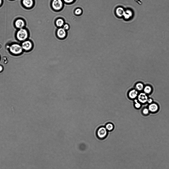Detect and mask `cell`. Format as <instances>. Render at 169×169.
Here are the masks:
<instances>
[{"label":"cell","instance_id":"obj_15","mask_svg":"<svg viewBox=\"0 0 169 169\" xmlns=\"http://www.w3.org/2000/svg\"><path fill=\"white\" fill-rule=\"evenodd\" d=\"M56 24L57 26L61 27L64 25V22L63 19H59L56 20Z\"/></svg>","mask_w":169,"mask_h":169},{"label":"cell","instance_id":"obj_14","mask_svg":"<svg viewBox=\"0 0 169 169\" xmlns=\"http://www.w3.org/2000/svg\"><path fill=\"white\" fill-rule=\"evenodd\" d=\"M144 93L147 94H150L152 91L151 87L150 86L147 85L144 87L143 90Z\"/></svg>","mask_w":169,"mask_h":169},{"label":"cell","instance_id":"obj_22","mask_svg":"<svg viewBox=\"0 0 169 169\" xmlns=\"http://www.w3.org/2000/svg\"><path fill=\"white\" fill-rule=\"evenodd\" d=\"M74 0H63V1L67 3H70L74 1Z\"/></svg>","mask_w":169,"mask_h":169},{"label":"cell","instance_id":"obj_18","mask_svg":"<svg viewBox=\"0 0 169 169\" xmlns=\"http://www.w3.org/2000/svg\"><path fill=\"white\" fill-rule=\"evenodd\" d=\"M82 10L81 9H76L75 11V13L77 15L80 14H81L82 13Z\"/></svg>","mask_w":169,"mask_h":169},{"label":"cell","instance_id":"obj_13","mask_svg":"<svg viewBox=\"0 0 169 169\" xmlns=\"http://www.w3.org/2000/svg\"><path fill=\"white\" fill-rule=\"evenodd\" d=\"M105 127L108 132H111L113 131L114 128V126L113 124L111 123H108L106 124Z\"/></svg>","mask_w":169,"mask_h":169},{"label":"cell","instance_id":"obj_20","mask_svg":"<svg viewBox=\"0 0 169 169\" xmlns=\"http://www.w3.org/2000/svg\"><path fill=\"white\" fill-rule=\"evenodd\" d=\"M69 28V26L67 24H65L63 25V28L65 30L68 29Z\"/></svg>","mask_w":169,"mask_h":169},{"label":"cell","instance_id":"obj_7","mask_svg":"<svg viewBox=\"0 0 169 169\" xmlns=\"http://www.w3.org/2000/svg\"><path fill=\"white\" fill-rule=\"evenodd\" d=\"M14 24L16 27L19 29L24 28L25 25V21L21 19L16 20Z\"/></svg>","mask_w":169,"mask_h":169},{"label":"cell","instance_id":"obj_6","mask_svg":"<svg viewBox=\"0 0 169 169\" xmlns=\"http://www.w3.org/2000/svg\"><path fill=\"white\" fill-rule=\"evenodd\" d=\"M137 98V100L141 104L147 103L149 98L147 94L144 92L138 94Z\"/></svg>","mask_w":169,"mask_h":169},{"label":"cell","instance_id":"obj_17","mask_svg":"<svg viewBox=\"0 0 169 169\" xmlns=\"http://www.w3.org/2000/svg\"><path fill=\"white\" fill-rule=\"evenodd\" d=\"M143 114L144 115H148L150 112L148 108H144L142 110Z\"/></svg>","mask_w":169,"mask_h":169},{"label":"cell","instance_id":"obj_21","mask_svg":"<svg viewBox=\"0 0 169 169\" xmlns=\"http://www.w3.org/2000/svg\"><path fill=\"white\" fill-rule=\"evenodd\" d=\"M153 100L151 98H148L147 103L149 104H150L153 103Z\"/></svg>","mask_w":169,"mask_h":169},{"label":"cell","instance_id":"obj_1","mask_svg":"<svg viewBox=\"0 0 169 169\" xmlns=\"http://www.w3.org/2000/svg\"><path fill=\"white\" fill-rule=\"evenodd\" d=\"M28 36L29 34L27 30L24 28L19 29L16 34L17 39L21 42L26 41Z\"/></svg>","mask_w":169,"mask_h":169},{"label":"cell","instance_id":"obj_3","mask_svg":"<svg viewBox=\"0 0 169 169\" xmlns=\"http://www.w3.org/2000/svg\"><path fill=\"white\" fill-rule=\"evenodd\" d=\"M108 133V131L105 127L102 126L98 128L96 131V135L99 139L102 140L106 138Z\"/></svg>","mask_w":169,"mask_h":169},{"label":"cell","instance_id":"obj_19","mask_svg":"<svg viewBox=\"0 0 169 169\" xmlns=\"http://www.w3.org/2000/svg\"><path fill=\"white\" fill-rule=\"evenodd\" d=\"M135 1L140 5H142L143 4L142 0H135Z\"/></svg>","mask_w":169,"mask_h":169},{"label":"cell","instance_id":"obj_10","mask_svg":"<svg viewBox=\"0 0 169 169\" xmlns=\"http://www.w3.org/2000/svg\"><path fill=\"white\" fill-rule=\"evenodd\" d=\"M148 108L150 112L152 113H155L158 111L159 107L157 104L152 103L149 104Z\"/></svg>","mask_w":169,"mask_h":169},{"label":"cell","instance_id":"obj_8","mask_svg":"<svg viewBox=\"0 0 169 169\" xmlns=\"http://www.w3.org/2000/svg\"><path fill=\"white\" fill-rule=\"evenodd\" d=\"M138 92L135 89L130 90L128 92V95L129 98L131 100H134L138 97Z\"/></svg>","mask_w":169,"mask_h":169},{"label":"cell","instance_id":"obj_11","mask_svg":"<svg viewBox=\"0 0 169 169\" xmlns=\"http://www.w3.org/2000/svg\"><path fill=\"white\" fill-rule=\"evenodd\" d=\"M22 3L24 6L26 8H30L33 6V0H22Z\"/></svg>","mask_w":169,"mask_h":169},{"label":"cell","instance_id":"obj_12","mask_svg":"<svg viewBox=\"0 0 169 169\" xmlns=\"http://www.w3.org/2000/svg\"><path fill=\"white\" fill-rule=\"evenodd\" d=\"M144 87V84L141 82L136 83L135 86V89L138 91H141L143 90Z\"/></svg>","mask_w":169,"mask_h":169},{"label":"cell","instance_id":"obj_9","mask_svg":"<svg viewBox=\"0 0 169 169\" xmlns=\"http://www.w3.org/2000/svg\"><path fill=\"white\" fill-rule=\"evenodd\" d=\"M57 35L58 37L60 39L65 38L67 36L66 30L63 28L59 29L57 31Z\"/></svg>","mask_w":169,"mask_h":169},{"label":"cell","instance_id":"obj_2","mask_svg":"<svg viewBox=\"0 0 169 169\" xmlns=\"http://www.w3.org/2000/svg\"><path fill=\"white\" fill-rule=\"evenodd\" d=\"M9 49L10 52L14 55H19L22 53L23 50L21 45L17 43L12 44Z\"/></svg>","mask_w":169,"mask_h":169},{"label":"cell","instance_id":"obj_4","mask_svg":"<svg viewBox=\"0 0 169 169\" xmlns=\"http://www.w3.org/2000/svg\"><path fill=\"white\" fill-rule=\"evenodd\" d=\"M21 46L23 50L29 51L32 49L33 44L30 41L26 40L22 42Z\"/></svg>","mask_w":169,"mask_h":169},{"label":"cell","instance_id":"obj_16","mask_svg":"<svg viewBox=\"0 0 169 169\" xmlns=\"http://www.w3.org/2000/svg\"><path fill=\"white\" fill-rule=\"evenodd\" d=\"M134 106L136 108L139 109L141 108V104L138 101L137 99H134Z\"/></svg>","mask_w":169,"mask_h":169},{"label":"cell","instance_id":"obj_24","mask_svg":"<svg viewBox=\"0 0 169 169\" xmlns=\"http://www.w3.org/2000/svg\"><path fill=\"white\" fill-rule=\"evenodd\" d=\"M2 0H0V6L2 5Z\"/></svg>","mask_w":169,"mask_h":169},{"label":"cell","instance_id":"obj_5","mask_svg":"<svg viewBox=\"0 0 169 169\" xmlns=\"http://www.w3.org/2000/svg\"><path fill=\"white\" fill-rule=\"evenodd\" d=\"M63 3L61 0H53L52 3V6L55 10H60L62 7Z\"/></svg>","mask_w":169,"mask_h":169},{"label":"cell","instance_id":"obj_25","mask_svg":"<svg viewBox=\"0 0 169 169\" xmlns=\"http://www.w3.org/2000/svg\"></svg>","mask_w":169,"mask_h":169},{"label":"cell","instance_id":"obj_23","mask_svg":"<svg viewBox=\"0 0 169 169\" xmlns=\"http://www.w3.org/2000/svg\"><path fill=\"white\" fill-rule=\"evenodd\" d=\"M3 70V68L2 66L0 65V72H2Z\"/></svg>","mask_w":169,"mask_h":169}]
</instances>
